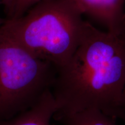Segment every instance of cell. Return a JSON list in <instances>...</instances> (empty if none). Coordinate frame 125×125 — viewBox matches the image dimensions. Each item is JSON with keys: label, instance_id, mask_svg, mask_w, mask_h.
Returning a JSON list of instances; mask_svg holds the SVG:
<instances>
[{"label": "cell", "instance_id": "6da1fadb", "mask_svg": "<svg viewBox=\"0 0 125 125\" xmlns=\"http://www.w3.org/2000/svg\"><path fill=\"white\" fill-rule=\"evenodd\" d=\"M125 85V32L103 31L86 21L74 54L57 70L51 89L58 105L53 117L96 109L123 121Z\"/></svg>", "mask_w": 125, "mask_h": 125}, {"label": "cell", "instance_id": "7a4b0ae2", "mask_svg": "<svg viewBox=\"0 0 125 125\" xmlns=\"http://www.w3.org/2000/svg\"><path fill=\"white\" fill-rule=\"evenodd\" d=\"M86 21L70 0H45L1 27L36 57L59 69L80 43Z\"/></svg>", "mask_w": 125, "mask_h": 125}, {"label": "cell", "instance_id": "3957f363", "mask_svg": "<svg viewBox=\"0 0 125 125\" xmlns=\"http://www.w3.org/2000/svg\"><path fill=\"white\" fill-rule=\"evenodd\" d=\"M57 69L0 27V123L30 108L52 89Z\"/></svg>", "mask_w": 125, "mask_h": 125}, {"label": "cell", "instance_id": "277c9868", "mask_svg": "<svg viewBox=\"0 0 125 125\" xmlns=\"http://www.w3.org/2000/svg\"><path fill=\"white\" fill-rule=\"evenodd\" d=\"M83 15L107 28V31L125 32V0H70Z\"/></svg>", "mask_w": 125, "mask_h": 125}, {"label": "cell", "instance_id": "5b68a950", "mask_svg": "<svg viewBox=\"0 0 125 125\" xmlns=\"http://www.w3.org/2000/svg\"><path fill=\"white\" fill-rule=\"evenodd\" d=\"M57 110L58 105L50 89L32 107L0 125H50Z\"/></svg>", "mask_w": 125, "mask_h": 125}, {"label": "cell", "instance_id": "8992f818", "mask_svg": "<svg viewBox=\"0 0 125 125\" xmlns=\"http://www.w3.org/2000/svg\"><path fill=\"white\" fill-rule=\"evenodd\" d=\"M57 120L64 125H118L116 119L96 109L68 114Z\"/></svg>", "mask_w": 125, "mask_h": 125}, {"label": "cell", "instance_id": "52a82bcc", "mask_svg": "<svg viewBox=\"0 0 125 125\" xmlns=\"http://www.w3.org/2000/svg\"><path fill=\"white\" fill-rule=\"evenodd\" d=\"M45 0H10L5 9L9 16V19L19 18L25 15L36 4Z\"/></svg>", "mask_w": 125, "mask_h": 125}, {"label": "cell", "instance_id": "ba28073f", "mask_svg": "<svg viewBox=\"0 0 125 125\" xmlns=\"http://www.w3.org/2000/svg\"><path fill=\"white\" fill-rule=\"evenodd\" d=\"M121 107H122V109L123 115H124V120H123V121L125 122V85L124 89H123L122 96Z\"/></svg>", "mask_w": 125, "mask_h": 125}, {"label": "cell", "instance_id": "9c48e42d", "mask_svg": "<svg viewBox=\"0 0 125 125\" xmlns=\"http://www.w3.org/2000/svg\"><path fill=\"white\" fill-rule=\"evenodd\" d=\"M6 21H7V20L3 19L0 18V27H1V26H2V25L4 24L5 23Z\"/></svg>", "mask_w": 125, "mask_h": 125}, {"label": "cell", "instance_id": "30bf717a", "mask_svg": "<svg viewBox=\"0 0 125 125\" xmlns=\"http://www.w3.org/2000/svg\"><path fill=\"white\" fill-rule=\"evenodd\" d=\"M0 1H1L3 3H4V5H7L8 3L9 2V1H10V0H0Z\"/></svg>", "mask_w": 125, "mask_h": 125}]
</instances>
